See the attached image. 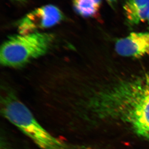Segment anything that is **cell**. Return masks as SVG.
<instances>
[{
    "mask_svg": "<svg viewBox=\"0 0 149 149\" xmlns=\"http://www.w3.org/2000/svg\"><path fill=\"white\" fill-rule=\"evenodd\" d=\"M80 103L88 118L119 122L149 139V72L92 90Z\"/></svg>",
    "mask_w": 149,
    "mask_h": 149,
    "instance_id": "1",
    "label": "cell"
},
{
    "mask_svg": "<svg viewBox=\"0 0 149 149\" xmlns=\"http://www.w3.org/2000/svg\"><path fill=\"white\" fill-rule=\"evenodd\" d=\"M1 111L4 117L30 138L41 149H87L59 141L44 128L31 111L12 92L1 96Z\"/></svg>",
    "mask_w": 149,
    "mask_h": 149,
    "instance_id": "2",
    "label": "cell"
},
{
    "mask_svg": "<svg viewBox=\"0 0 149 149\" xmlns=\"http://www.w3.org/2000/svg\"><path fill=\"white\" fill-rule=\"evenodd\" d=\"M49 32H33L8 37L0 50V63L5 67H20L45 55L55 41Z\"/></svg>",
    "mask_w": 149,
    "mask_h": 149,
    "instance_id": "3",
    "label": "cell"
},
{
    "mask_svg": "<svg viewBox=\"0 0 149 149\" xmlns=\"http://www.w3.org/2000/svg\"><path fill=\"white\" fill-rule=\"evenodd\" d=\"M64 18V15L60 9L52 4H47L26 15L18 21L17 29L20 34L38 32L59 24Z\"/></svg>",
    "mask_w": 149,
    "mask_h": 149,
    "instance_id": "4",
    "label": "cell"
},
{
    "mask_svg": "<svg viewBox=\"0 0 149 149\" xmlns=\"http://www.w3.org/2000/svg\"><path fill=\"white\" fill-rule=\"evenodd\" d=\"M115 50L123 57L140 58L149 54V32H132L116 40Z\"/></svg>",
    "mask_w": 149,
    "mask_h": 149,
    "instance_id": "5",
    "label": "cell"
},
{
    "mask_svg": "<svg viewBox=\"0 0 149 149\" xmlns=\"http://www.w3.org/2000/svg\"><path fill=\"white\" fill-rule=\"evenodd\" d=\"M125 21L130 27H135L147 20L149 0H123Z\"/></svg>",
    "mask_w": 149,
    "mask_h": 149,
    "instance_id": "6",
    "label": "cell"
},
{
    "mask_svg": "<svg viewBox=\"0 0 149 149\" xmlns=\"http://www.w3.org/2000/svg\"><path fill=\"white\" fill-rule=\"evenodd\" d=\"M76 13L84 18H96L100 13L102 0H73Z\"/></svg>",
    "mask_w": 149,
    "mask_h": 149,
    "instance_id": "7",
    "label": "cell"
},
{
    "mask_svg": "<svg viewBox=\"0 0 149 149\" xmlns=\"http://www.w3.org/2000/svg\"><path fill=\"white\" fill-rule=\"evenodd\" d=\"M109 5L113 9H116V8L118 0H105Z\"/></svg>",
    "mask_w": 149,
    "mask_h": 149,
    "instance_id": "8",
    "label": "cell"
},
{
    "mask_svg": "<svg viewBox=\"0 0 149 149\" xmlns=\"http://www.w3.org/2000/svg\"><path fill=\"white\" fill-rule=\"evenodd\" d=\"M13 1H19V2H25L26 1V0H13Z\"/></svg>",
    "mask_w": 149,
    "mask_h": 149,
    "instance_id": "9",
    "label": "cell"
},
{
    "mask_svg": "<svg viewBox=\"0 0 149 149\" xmlns=\"http://www.w3.org/2000/svg\"><path fill=\"white\" fill-rule=\"evenodd\" d=\"M147 22H148V27H149V15H148V18H147Z\"/></svg>",
    "mask_w": 149,
    "mask_h": 149,
    "instance_id": "10",
    "label": "cell"
}]
</instances>
